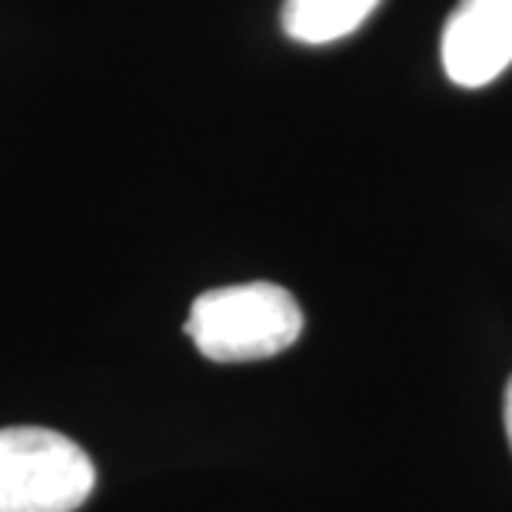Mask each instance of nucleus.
<instances>
[{
  "instance_id": "nucleus-1",
  "label": "nucleus",
  "mask_w": 512,
  "mask_h": 512,
  "mask_svg": "<svg viewBox=\"0 0 512 512\" xmlns=\"http://www.w3.org/2000/svg\"><path fill=\"white\" fill-rule=\"evenodd\" d=\"M303 333V310L276 283L220 286L190 306L187 336L213 363H253L290 350Z\"/></svg>"
},
{
  "instance_id": "nucleus-2",
  "label": "nucleus",
  "mask_w": 512,
  "mask_h": 512,
  "mask_svg": "<svg viewBox=\"0 0 512 512\" xmlns=\"http://www.w3.org/2000/svg\"><path fill=\"white\" fill-rule=\"evenodd\" d=\"M97 473L74 439L40 426L0 429V512H74Z\"/></svg>"
},
{
  "instance_id": "nucleus-3",
  "label": "nucleus",
  "mask_w": 512,
  "mask_h": 512,
  "mask_svg": "<svg viewBox=\"0 0 512 512\" xmlns=\"http://www.w3.org/2000/svg\"><path fill=\"white\" fill-rule=\"evenodd\" d=\"M512 64V0H459L443 30V67L459 87H486Z\"/></svg>"
},
{
  "instance_id": "nucleus-4",
  "label": "nucleus",
  "mask_w": 512,
  "mask_h": 512,
  "mask_svg": "<svg viewBox=\"0 0 512 512\" xmlns=\"http://www.w3.org/2000/svg\"><path fill=\"white\" fill-rule=\"evenodd\" d=\"M380 0H286L283 34L300 44L320 47L360 30Z\"/></svg>"
},
{
  "instance_id": "nucleus-5",
  "label": "nucleus",
  "mask_w": 512,
  "mask_h": 512,
  "mask_svg": "<svg viewBox=\"0 0 512 512\" xmlns=\"http://www.w3.org/2000/svg\"><path fill=\"white\" fill-rule=\"evenodd\" d=\"M503 419H506V439L512 449V380L506 383V399H503Z\"/></svg>"
}]
</instances>
